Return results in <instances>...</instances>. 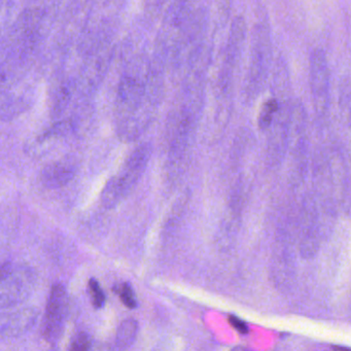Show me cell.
I'll list each match as a JSON object with an SVG mask.
<instances>
[{
    "mask_svg": "<svg viewBox=\"0 0 351 351\" xmlns=\"http://www.w3.org/2000/svg\"><path fill=\"white\" fill-rule=\"evenodd\" d=\"M217 18L221 24H226L231 13L232 0H215Z\"/></svg>",
    "mask_w": 351,
    "mask_h": 351,
    "instance_id": "e0dca14e",
    "label": "cell"
},
{
    "mask_svg": "<svg viewBox=\"0 0 351 351\" xmlns=\"http://www.w3.org/2000/svg\"><path fill=\"white\" fill-rule=\"evenodd\" d=\"M229 322L231 324V326L237 330V332H240V334H247L248 330H250L247 324H246L244 320H242L241 318L237 317V316L230 315Z\"/></svg>",
    "mask_w": 351,
    "mask_h": 351,
    "instance_id": "ac0fdd59",
    "label": "cell"
},
{
    "mask_svg": "<svg viewBox=\"0 0 351 351\" xmlns=\"http://www.w3.org/2000/svg\"><path fill=\"white\" fill-rule=\"evenodd\" d=\"M170 0H143V10L149 19H155L165 9Z\"/></svg>",
    "mask_w": 351,
    "mask_h": 351,
    "instance_id": "9a60e30c",
    "label": "cell"
},
{
    "mask_svg": "<svg viewBox=\"0 0 351 351\" xmlns=\"http://www.w3.org/2000/svg\"><path fill=\"white\" fill-rule=\"evenodd\" d=\"M246 38V24L243 18L234 20L230 29L227 45L223 50V60L217 77V96L223 104L229 101L233 86L234 73L241 57Z\"/></svg>",
    "mask_w": 351,
    "mask_h": 351,
    "instance_id": "5b68a950",
    "label": "cell"
},
{
    "mask_svg": "<svg viewBox=\"0 0 351 351\" xmlns=\"http://www.w3.org/2000/svg\"><path fill=\"white\" fill-rule=\"evenodd\" d=\"M138 334V322L133 318L124 320L117 330L114 345L117 349H128L134 344Z\"/></svg>",
    "mask_w": 351,
    "mask_h": 351,
    "instance_id": "8fae6325",
    "label": "cell"
},
{
    "mask_svg": "<svg viewBox=\"0 0 351 351\" xmlns=\"http://www.w3.org/2000/svg\"><path fill=\"white\" fill-rule=\"evenodd\" d=\"M114 291L118 293L122 303L129 309H135L138 306L136 295H135L134 289L132 285L128 282H123L121 285H116Z\"/></svg>",
    "mask_w": 351,
    "mask_h": 351,
    "instance_id": "4fadbf2b",
    "label": "cell"
},
{
    "mask_svg": "<svg viewBox=\"0 0 351 351\" xmlns=\"http://www.w3.org/2000/svg\"><path fill=\"white\" fill-rule=\"evenodd\" d=\"M92 338L87 332H81L71 341V350L83 351L90 350L92 348Z\"/></svg>",
    "mask_w": 351,
    "mask_h": 351,
    "instance_id": "2e32d148",
    "label": "cell"
},
{
    "mask_svg": "<svg viewBox=\"0 0 351 351\" xmlns=\"http://www.w3.org/2000/svg\"><path fill=\"white\" fill-rule=\"evenodd\" d=\"M69 315V295L64 285L55 283L51 289L43 320L42 335L51 345L57 344L64 332Z\"/></svg>",
    "mask_w": 351,
    "mask_h": 351,
    "instance_id": "52a82bcc",
    "label": "cell"
},
{
    "mask_svg": "<svg viewBox=\"0 0 351 351\" xmlns=\"http://www.w3.org/2000/svg\"><path fill=\"white\" fill-rule=\"evenodd\" d=\"M36 320V312L34 309H21L12 311L1 316V335L3 337H15L29 330Z\"/></svg>",
    "mask_w": 351,
    "mask_h": 351,
    "instance_id": "30bf717a",
    "label": "cell"
},
{
    "mask_svg": "<svg viewBox=\"0 0 351 351\" xmlns=\"http://www.w3.org/2000/svg\"><path fill=\"white\" fill-rule=\"evenodd\" d=\"M270 59V34L266 25L258 24L252 36L250 65L244 84V93L250 99H254L262 91L267 81Z\"/></svg>",
    "mask_w": 351,
    "mask_h": 351,
    "instance_id": "277c9868",
    "label": "cell"
},
{
    "mask_svg": "<svg viewBox=\"0 0 351 351\" xmlns=\"http://www.w3.org/2000/svg\"><path fill=\"white\" fill-rule=\"evenodd\" d=\"M90 297L92 299V305L95 309H101L106 305V295L104 289L100 287L99 282L95 278H91L88 283Z\"/></svg>",
    "mask_w": 351,
    "mask_h": 351,
    "instance_id": "5bb4252c",
    "label": "cell"
},
{
    "mask_svg": "<svg viewBox=\"0 0 351 351\" xmlns=\"http://www.w3.org/2000/svg\"><path fill=\"white\" fill-rule=\"evenodd\" d=\"M75 158H62L49 164L42 173V182L47 188L58 189L69 184L77 172Z\"/></svg>",
    "mask_w": 351,
    "mask_h": 351,
    "instance_id": "9c48e42d",
    "label": "cell"
},
{
    "mask_svg": "<svg viewBox=\"0 0 351 351\" xmlns=\"http://www.w3.org/2000/svg\"><path fill=\"white\" fill-rule=\"evenodd\" d=\"M151 155V145L147 143L139 145L131 153L120 172L108 180L102 191L101 202L106 208H114L130 194L145 173Z\"/></svg>",
    "mask_w": 351,
    "mask_h": 351,
    "instance_id": "3957f363",
    "label": "cell"
},
{
    "mask_svg": "<svg viewBox=\"0 0 351 351\" xmlns=\"http://www.w3.org/2000/svg\"><path fill=\"white\" fill-rule=\"evenodd\" d=\"M310 90L314 108L324 114L330 102V69L322 49H314L310 55Z\"/></svg>",
    "mask_w": 351,
    "mask_h": 351,
    "instance_id": "ba28073f",
    "label": "cell"
},
{
    "mask_svg": "<svg viewBox=\"0 0 351 351\" xmlns=\"http://www.w3.org/2000/svg\"><path fill=\"white\" fill-rule=\"evenodd\" d=\"M158 89L153 69L123 75L116 98L117 132L123 141H136L147 130L159 104Z\"/></svg>",
    "mask_w": 351,
    "mask_h": 351,
    "instance_id": "6da1fadb",
    "label": "cell"
},
{
    "mask_svg": "<svg viewBox=\"0 0 351 351\" xmlns=\"http://www.w3.org/2000/svg\"><path fill=\"white\" fill-rule=\"evenodd\" d=\"M36 285V275L32 268L3 263L0 283L1 310L11 309L25 302L32 295Z\"/></svg>",
    "mask_w": 351,
    "mask_h": 351,
    "instance_id": "8992f818",
    "label": "cell"
},
{
    "mask_svg": "<svg viewBox=\"0 0 351 351\" xmlns=\"http://www.w3.org/2000/svg\"><path fill=\"white\" fill-rule=\"evenodd\" d=\"M202 90L190 88L184 92L182 101L173 110L168 125L170 154L180 158L186 152L190 139L194 134L202 102Z\"/></svg>",
    "mask_w": 351,
    "mask_h": 351,
    "instance_id": "7a4b0ae2",
    "label": "cell"
},
{
    "mask_svg": "<svg viewBox=\"0 0 351 351\" xmlns=\"http://www.w3.org/2000/svg\"><path fill=\"white\" fill-rule=\"evenodd\" d=\"M280 102L277 98H271L263 104L258 116V127L262 130H266L272 125L274 121V116L279 112Z\"/></svg>",
    "mask_w": 351,
    "mask_h": 351,
    "instance_id": "7c38bea8",
    "label": "cell"
}]
</instances>
